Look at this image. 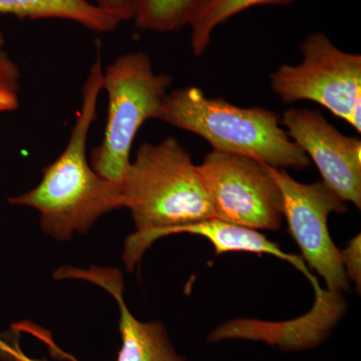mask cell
I'll return each mask as SVG.
<instances>
[{
  "instance_id": "6da1fadb",
  "label": "cell",
  "mask_w": 361,
  "mask_h": 361,
  "mask_svg": "<svg viewBox=\"0 0 361 361\" xmlns=\"http://www.w3.org/2000/svg\"><path fill=\"white\" fill-rule=\"evenodd\" d=\"M82 90V104L70 140L56 160L42 170L37 187L7 199L11 205L30 207L39 212L45 235L68 242L85 235L99 218L123 209L121 185L104 179L92 168L87 155V137L97 118L103 82L101 49L97 47Z\"/></svg>"
},
{
  "instance_id": "7a4b0ae2",
  "label": "cell",
  "mask_w": 361,
  "mask_h": 361,
  "mask_svg": "<svg viewBox=\"0 0 361 361\" xmlns=\"http://www.w3.org/2000/svg\"><path fill=\"white\" fill-rule=\"evenodd\" d=\"M123 208L135 231L123 243V261L133 272L157 240L180 226L216 218L191 154L175 137L142 142L122 185Z\"/></svg>"
},
{
  "instance_id": "3957f363",
  "label": "cell",
  "mask_w": 361,
  "mask_h": 361,
  "mask_svg": "<svg viewBox=\"0 0 361 361\" xmlns=\"http://www.w3.org/2000/svg\"><path fill=\"white\" fill-rule=\"evenodd\" d=\"M280 118L262 106L241 108L188 87L169 92L160 121L199 135L215 151L249 157L281 170H305L310 158L292 141Z\"/></svg>"
},
{
  "instance_id": "277c9868",
  "label": "cell",
  "mask_w": 361,
  "mask_h": 361,
  "mask_svg": "<svg viewBox=\"0 0 361 361\" xmlns=\"http://www.w3.org/2000/svg\"><path fill=\"white\" fill-rule=\"evenodd\" d=\"M172 82L170 75L155 73L144 51L118 56L103 71L102 89L108 94V118L103 141L92 149L90 161L97 174L122 185L135 135L147 121L161 120Z\"/></svg>"
},
{
  "instance_id": "5b68a950",
  "label": "cell",
  "mask_w": 361,
  "mask_h": 361,
  "mask_svg": "<svg viewBox=\"0 0 361 361\" xmlns=\"http://www.w3.org/2000/svg\"><path fill=\"white\" fill-rule=\"evenodd\" d=\"M300 51V63L271 73V89L285 104L310 101L324 106L360 134V54L341 51L322 32L310 33Z\"/></svg>"
},
{
  "instance_id": "8992f818",
  "label": "cell",
  "mask_w": 361,
  "mask_h": 361,
  "mask_svg": "<svg viewBox=\"0 0 361 361\" xmlns=\"http://www.w3.org/2000/svg\"><path fill=\"white\" fill-rule=\"evenodd\" d=\"M197 168L216 219L254 230L281 227L283 199L269 166L213 149Z\"/></svg>"
},
{
  "instance_id": "52a82bcc",
  "label": "cell",
  "mask_w": 361,
  "mask_h": 361,
  "mask_svg": "<svg viewBox=\"0 0 361 361\" xmlns=\"http://www.w3.org/2000/svg\"><path fill=\"white\" fill-rule=\"evenodd\" d=\"M270 172L281 191L283 216L301 258L325 280L327 291L348 290L341 250L332 241L327 225L330 214L348 210L345 202L323 182L302 184L281 169L270 167Z\"/></svg>"
},
{
  "instance_id": "ba28073f",
  "label": "cell",
  "mask_w": 361,
  "mask_h": 361,
  "mask_svg": "<svg viewBox=\"0 0 361 361\" xmlns=\"http://www.w3.org/2000/svg\"><path fill=\"white\" fill-rule=\"evenodd\" d=\"M280 123L292 141L315 164L322 182L342 201L360 209V140L341 134L319 111L289 109Z\"/></svg>"
},
{
  "instance_id": "9c48e42d",
  "label": "cell",
  "mask_w": 361,
  "mask_h": 361,
  "mask_svg": "<svg viewBox=\"0 0 361 361\" xmlns=\"http://www.w3.org/2000/svg\"><path fill=\"white\" fill-rule=\"evenodd\" d=\"M54 280H80L89 282L108 292L118 304L120 311V329L122 345L116 361H189L177 351L163 322H144L137 319L126 303L125 281L122 271L118 268L90 265L87 268L63 265L54 271ZM32 336L40 339L51 350V355L70 361H78L59 348L47 329L35 326Z\"/></svg>"
},
{
  "instance_id": "30bf717a",
  "label": "cell",
  "mask_w": 361,
  "mask_h": 361,
  "mask_svg": "<svg viewBox=\"0 0 361 361\" xmlns=\"http://www.w3.org/2000/svg\"><path fill=\"white\" fill-rule=\"evenodd\" d=\"M346 311L341 292L324 290L307 314L285 322L236 319L223 323L209 334L211 343L242 339L264 342L282 351H302L326 341Z\"/></svg>"
},
{
  "instance_id": "8fae6325",
  "label": "cell",
  "mask_w": 361,
  "mask_h": 361,
  "mask_svg": "<svg viewBox=\"0 0 361 361\" xmlns=\"http://www.w3.org/2000/svg\"><path fill=\"white\" fill-rule=\"evenodd\" d=\"M0 14L20 20H63L92 32L109 33L125 23L122 16L87 0H0Z\"/></svg>"
},
{
  "instance_id": "7c38bea8",
  "label": "cell",
  "mask_w": 361,
  "mask_h": 361,
  "mask_svg": "<svg viewBox=\"0 0 361 361\" xmlns=\"http://www.w3.org/2000/svg\"><path fill=\"white\" fill-rule=\"evenodd\" d=\"M210 0H130L137 28L147 32H179L201 13Z\"/></svg>"
},
{
  "instance_id": "4fadbf2b",
  "label": "cell",
  "mask_w": 361,
  "mask_h": 361,
  "mask_svg": "<svg viewBox=\"0 0 361 361\" xmlns=\"http://www.w3.org/2000/svg\"><path fill=\"white\" fill-rule=\"evenodd\" d=\"M295 0H210L190 25L191 47L195 56H200L210 45L218 26L246 9L259 6H288Z\"/></svg>"
},
{
  "instance_id": "5bb4252c",
  "label": "cell",
  "mask_w": 361,
  "mask_h": 361,
  "mask_svg": "<svg viewBox=\"0 0 361 361\" xmlns=\"http://www.w3.org/2000/svg\"><path fill=\"white\" fill-rule=\"evenodd\" d=\"M20 71L6 49V39L0 30V114L13 113L20 104Z\"/></svg>"
},
{
  "instance_id": "9a60e30c",
  "label": "cell",
  "mask_w": 361,
  "mask_h": 361,
  "mask_svg": "<svg viewBox=\"0 0 361 361\" xmlns=\"http://www.w3.org/2000/svg\"><path fill=\"white\" fill-rule=\"evenodd\" d=\"M341 257L349 281L355 282L356 290L361 288V239L360 234L349 241L348 247L341 250Z\"/></svg>"
},
{
  "instance_id": "2e32d148",
  "label": "cell",
  "mask_w": 361,
  "mask_h": 361,
  "mask_svg": "<svg viewBox=\"0 0 361 361\" xmlns=\"http://www.w3.org/2000/svg\"><path fill=\"white\" fill-rule=\"evenodd\" d=\"M18 330L0 332V360L4 361H49L45 358H35L23 353L20 348Z\"/></svg>"
},
{
  "instance_id": "e0dca14e",
  "label": "cell",
  "mask_w": 361,
  "mask_h": 361,
  "mask_svg": "<svg viewBox=\"0 0 361 361\" xmlns=\"http://www.w3.org/2000/svg\"><path fill=\"white\" fill-rule=\"evenodd\" d=\"M97 6L118 13L123 20H132L133 11L130 0H97Z\"/></svg>"
}]
</instances>
